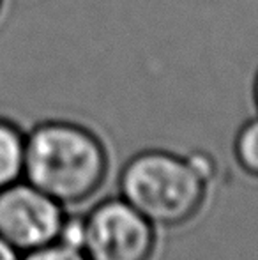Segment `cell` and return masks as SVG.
Here are the masks:
<instances>
[{
    "instance_id": "6da1fadb",
    "label": "cell",
    "mask_w": 258,
    "mask_h": 260,
    "mask_svg": "<svg viewBox=\"0 0 258 260\" xmlns=\"http://www.w3.org/2000/svg\"><path fill=\"white\" fill-rule=\"evenodd\" d=\"M108 159L94 133L69 122L38 126L25 142L28 184L59 204H80L97 191L106 175Z\"/></svg>"
},
{
    "instance_id": "7a4b0ae2",
    "label": "cell",
    "mask_w": 258,
    "mask_h": 260,
    "mask_svg": "<svg viewBox=\"0 0 258 260\" xmlns=\"http://www.w3.org/2000/svg\"><path fill=\"white\" fill-rule=\"evenodd\" d=\"M205 179L188 159L163 151L134 156L121 175L122 199L156 225L186 223L205 199Z\"/></svg>"
},
{
    "instance_id": "3957f363",
    "label": "cell",
    "mask_w": 258,
    "mask_h": 260,
    "mask_svg": "<svg viewBox=\"0 0 258 260\" xmlns=\"http://www.w3.org/2000/svg\"><path fill=\"white\" fill-rule=\"evenodd\" d=\"M82 225L89 260H151L154 253L152 223L124 199L99 204Z\"/></svg>"
},
{
    "instance_id": "277c9868",
    "label": "cell",
    "mask_w": 258,
    "mask_h": 260,
    "mask_svg": "<svg viewBox=\"0 0 258 260\" xmlns=\"http://www.w3.org/2000/svg\"><path fill=\"white\" fill-rule=\"evenodd\" d=\"M64 223L60 204L35 186L14 182L0 189V237L16 251L57 243Z\"/></svg>"
},
{
    "instance_id": "5b68a950",
    "label": "cell",
    "mask_w": 258,
    "mask_h": 260,
    "mask_svg": "<svg viewBox=\"0 0 258 260\" xmlns=\"http://www.w3.org/2000/svg\"><path fill=\"white\" fill-rule=\"evenodd\" d=\"M25 142L14 124L0 119V189L18 182L25 168Z\"/></svg>"
},
{
    "instance_id": "8992f818",
    "label": "cell",
    "mask_w": 258,
    "mask_h": 260,
    "mask_svg": "<svg viewBox=\"0 0 258 260\" xmlns=\"http://www.w3.org/2000/svg\"><path fill=\"white\" fill-rule=\"evenodd\" d=\"M235 157L249 175L258 177V119L244 124L235 138Z\"/></svg>"
},
{
    "instance_id": "52a82bcc",
    "label": "cell",
    "mask_w": 258,
    "mask_h": 260,
    "mask_svg": "<svg viewBox=\"0 0 258 260\" xmlns=\"http://www.w3.org/2000/svg\"><path fill=\"white\" fill-rule=\"evenodd\" d=\"M23 260H89V257L80 248L64 243H53L39 250L28 251Z\"/></svg>"
},
{
    "instance_id": "ba28073f",
    "label": "cell",
    "mask_w": 258,
    "mask_h": 260,
    "mask_svg": "<svg viewBox=\"0 0 258 260\" xmlns=\"http://www.w3.org/2000/svg\"><path fill=\"white\" fill-rule=\"evenodd\" d=\"M190 165L202 175L205 181H209L212 177V170H214V165H212V159H210L207 154H202V152H196V154L188 157Z\"/></svg>"
},
{
    "instance_id": "9c48e42d",
    "label": "cell",
    "mask_w": 258,
    "mask_h": 260,
    "mask_svg": "<svg viewBox=\"0 0 258 260\" xmlns=\"http://www.w3.org/2000/svg\"><path fill=\"white\" fill-rule=\"evenodd\" d=\"M0 260H18V251L0 237Z\"/></svg>"
},
{
    "instance_id": "30bf717a",
    "label": "cell",
    "mask_w": 258,
    "mask_h": 260,
    "mask_svg": "<svg viewBox=\"0 0 258 260\" xmlns=\"http://www.w3.org/2000/svg\"><path fill=\"white\" fill-rule=\"evenodd\" d=\"M253 96H255V103L258 106V73H256V78H255V87H253Z\"/></svg>"
},
{
    "instance_id": "8fae6325",
    "label": "cell",
    "mask_w": 258,
    "mask_h": 260,
    "mask_svg": "<svg viewBox=\"0 0 258 260\" xmlns=\"http://www.w3.org/2000/svg\"><path fill=\"white\" fill-rule=\"evenodd\" d=\"M0 4H2V0H0Z\"/></svg>"
}]
</instances>
